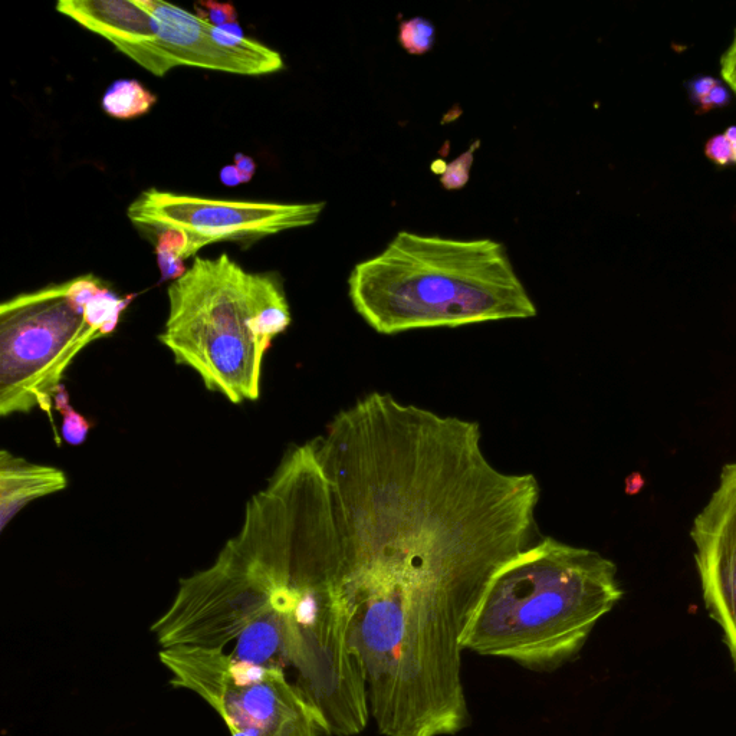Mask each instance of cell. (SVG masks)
<instances>
[{"label": "cell", "instance_id": "cell-23", "mask_svg": "<svg viewBox=\"0 0 736 736\" xmlns=\"http://www.w3.org/2000/svg\"><path fill=\"white\" fill-rule=\"evenodd\" d=\"M725 137L728 138L729 143H736V126L729 127L728 130L725 131Z\"/></svg>", "mask_w": 736, "mask_h": 736}, {"label": "cell", "instance_id": "cell-12", "mask_svg": "<svg viewBox=\"0 0 736 736\" xmlns=\"http://www.w3.org/2000/svg\"><path fill=\"white\" fill-rule=\"evenodd\" d=\"M184 248L186 241L180 233L166 230L157 235L156 256L163 281H176L186 274L187 268L183 265Z\"/></svg>", "mask_w": 736, "mask_h": 736}, {"label": "cell", "instance_id": "cell-13", "mask_svg": "<svg viewBox=\"0 0 736 736\" xmlns=\"http://www.w3.org/2000/svg\"><path fill=\"white\" fill-rule=\"evenodd\" d=\"M54 409L62 414V439L71 446H80L90 435L91 422L72 407L69 394L64 384L54 394Z\"/></svg>", "mask_w": 736, "mask_h": 736}, {"label": "cell", "instance_id": "cell-10", "mask_svg": "<svg viewBox=\"0 0 736 736\" xmlns=\"http://www.w3.org/2000/svg\"><path fill=\"white\" fill-rule=\"evenodd\" d=\"M67 475L54 466L38 465L8 450L0 453V529L36 499L64 491Z\"/></svg>", "mask_w": 736, "mask_h": 736}, {"label": "cell", "instance_id": "cell-18", "mask_svg": "<svg viewBox=\"0 0 736 736\" xmlns=\"http://www.w3.org/2000/svg\"><path fill=\"white\" fill-rule=\"evenodd\" d=\"M729 103H731V92H729L728 88H726L722 82H719V84L709 92L708 97H706L705 100L702 101L701 105H699L696 113L703 115L709 113V111L716 110V108L726 107Z\"/></svg>", "mask_w": 736, "mask_h": 736}, {"label": "cell", "instance_id": "cell-3", "mask_svg": "<svg viewBox=\"0 0 736 736\" xmlns=\"http://www.w3.org/2000/svg\"><path fill=\"white\" fill-rule=\"evenodd\" d=\"M167 298L159 340L174 361L230 403L256 402L266 353L292 321L281 276L251 274L226 253L196 256Z\"/></svg>", "mask_w": 736, "mask_h": 736}, {"label": "cell", "instance_id": "cell-2", "mask_svg": "<svg viewBox=\"0 0 736 736\" xmlns=\"http://www.w3.org/2000/svg\"><path fill=\"white\" fill-rule=\"evenodd\" d=\"M623 596L613 561L545 537L495 575L460 647L552 672L581 652Z\"/></svg>", "mask_w": 736, "mask_h": 736}, {"label": "cell", "instance_id": "cell-14", "mask_svg": "<svg viewBox=\"0 0 736 736\" xmlns=\"http://www.w3.org/2000/svg\"><path fill=\"white\" fill-rule=\"evenodd\" d=\"M399 44L412 55H425L432 51L436 41V28L425 18H412L399 26Z\"/></svg>", "mask_w": 736, "mask_h": 736}, {"label": "cell", "instance_id": "cell-5", "mask_svg": "<svg viewBox=\"0 0 736 736\" xmlns=\"http://www.w3.org/2000/svg\"><path fill=\"white\" fill-rule=\"evenodd\" d=\"M160 662L174 688L209 703L230 736H320V724L282 670L241 662L222 650L167 647Z\"/></svg>", "mask_w": 736, "mask_h": 736}, {"label": "cell", "instance_id": "cell-8", "mask_svg": "<svg viewBox=\"0 0 736 736\" xmlns=\"http://www.w3.org/2000/svg\"><path fill=\"white\" fill-rule=\"evenodd\" d=\"M160 22V45L174 68L193 67L236 75H268L284 69L275 49L256 39L215 28L179 6L140 0Z\"/></svg>", "mask_w": 736, "mask_h": 736}, {"label": "cell", "instance_id": "cell-6", "mask_svg": "<svg viewBox=\"0 0 736 736\" xmlns=\"http://www.w3.org/2000/svg\"><path fill=\"white\" fill-rule=\"evenodd\" d=\"M325 203L241 202L147 189L127 207L137 229L159 235L180 233L186 241L184 261L215 243H252L307 228L320 219Z\"/></svg>", "mask_w": 736, "mask_h": 736}, {"label": "cell", "instance_id": "cell-22", "mask_svg": "<svg viewBox=\"0 0 736 736\" xmlns=\"http://www.w3.org/2000/svg\"><path fill=\"white\" fill-rule=\"evenodd\" d=\"M220 182L228 187H236L239 184L245 183V179H243L242 174L239 173V170L233 164V166H226L220 170Z\"/></svg>", "mask_w": 736, "mask_h": 736}, {"label": "cell", "instance_id": "cell-15", "mask_svg": "<svg viewBox=\"0 0 736 736\" xmlns=\"http://www.w3.org/2000/svg\"><path fill=\"white\" fill-rule=\"evenodd\" d=\"M479 141L468 150V153H463L458 159L453 160L452 163L448 164L443 170L442 184L445 189L456 190L462 189L466 186L469 180V172L473 163V153H475L476 147H479Z\"/></svg>", "mask_w": 736, "mask_h": 736}, {"label": "cell", "instance_id": "cell-24", "mask_svg": "<svg viewBox=\"0 0 736 736\" xmlns=\"http://www.w3.org/2000/svg\"><path fill=\"white\" fill-rule=\"evenodd\" d=\"M732 146V163L736 164V143L731 144Z\"/></svg>", "mask_w": 736, "mask_h": 736}, {"label": "cell", "instance_id": "cell-17", "mask_svg": "<svg viewBox=\"0 0 736 736\" xmlns=\"http://www.w3.org/2000/svg\"><path fill=\"white\" fill-rule=\"evenodd\" d=\"M705 154L718 166H728L732 163V146L725 134L709 138L708 143L705 144Z\"/></svg>", "mask_w": 736, "mask_h": 736}, {"label": "cell", "instance_id": "cell-21", "mask_svg": "<svg viewBox=\"0 0 736 736\" xmlns=\"http://www.w3.org/2000/svg\"><path fill=\"white\" fill-rule=\"evenodd\" d=\"M233 161H235L233 164H235L236 169L239 170V173H241L243 179H245V183L251 182L252 177L255 176L256 173L255 160H253L252 157L245 156V154L238 153Z\"/></svg>", "mask_w": 736, "mask_h": 736}, {"label": "cell", "instance_id": "cell-9", "mask_svg": "<svg viewBox=\"0 0 736 736\" xmlns=\"http://www.w3.org/2000/svg\"><path fill=\"white\" fill-rule=\"evenodd\" d=\"M57 12L107 39L156 77L174 69L161 49L160 22L140 0H61Z\"/></svg>", "mask_w": 736, "mask_h": 736}, {"label": "cell", "instance_id": "cell-20", "mask_svg": "<svg viewBox=\"0 0 736 736\" xmlns=\"http://www.w3.org/2000/svg\"><path fill=\"white\" fill-rule=\"evenodd\" d=\"M719 80L713 77H696L688 82V91L690 101L693 104L701 105L702 101L708 97L709 92L719 84Z\"/></svg>", "mask_w": 736, "mask_h": 736}, {"label": "cell", "instance_id": "cell-1", "mask_svg": "<svg viewBox=\"0 0 736 736\" xmlns=\"http://www.w3.org/2000/svg\"><path fill=\"white\" fill-rule=\"evenodd\" d=\"M348 295L357 314L384 335L537 315L502 243L406 230L356 265Z\"/></svg>", "mask_w": 736, "mask_h": 736}, {"label": "cell", "instance_id": "cell-19", "mask_svg": "<svg viewBox=\"0 0 736 736\" xmlns=\"http://www.w3.org/2000/svg\"><path fill=\"white\" fill-rule=\"evenodd\" d=\"M721 75L722 80L728 84V87L736 94V31L731 45L726 49L725 54L721 58Z\"/></svg>", "mask_w": 736, "mask_h": 736}, {"label": "cell", "instance_id": "cell-11", "mask_svg": "<svg viewBox=\"0 0 736 736\" xmlns=\"http://www.w3.org/2000/svg\"><path fill=\"white\" fill-rule=\"evenodd\" d=\"M157 97L137 80H118L108 87L101 100L105 114L117 120H133L150 113Z\"/></svg>", "mask_w": 736, "mask_h": 736}, {"label": "cell", "instance_id": "cell-7", "mask_svg": "<svg viewBox=\"0 0 736 736\" xmlns=\"http://www.w3.org/2000/svg\"><path fill=\"white\" fill-rule=\"evenodd\" d=\"M703 603L721 627L736 670V460L726 463L719 485L690 529Z\"/></svg>", "mask_w": 736, "mask_h": 736}, {"label": "cell", "instance_id": "cell-16", "mask_svg": "<svg viewBox=\"0 0 736 736\" xmlns=\"http://www.w3.org/2000/svg\"><path fill=\"white\" fill-rule=\"evenodd\" d=\"M196 6H199V8H195L196 15L202 18L203 21L215 26V28L225 29V26L236 25V22H238V12H236L235 6L230 5V3L203 0V2L197 3Z\"/></svg>", "mask_w": 736, "mask_h": 736}, {"label": "cell", "instance_id": "cell-4", "mask_svg": "<svg viewBox=\"0 0 736 736\" xmlns=\"http://www.w3.org/2000/svg\"><path fill=\"white\" fill-rule=\"evenodd\" d=\"M105 287L94 275L16 295L0 307V414L41 409L52 420L54 394L75 357L107 337L88 304Z\"/></svg>", "mask_w": 736, "mask_h": 736}]
</instances>
